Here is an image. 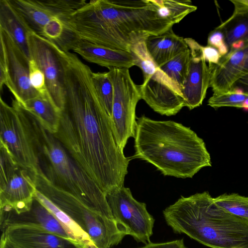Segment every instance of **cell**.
<instances>
[{
    "label": "cell",
    "mask_w": 248,
    "mask_h": 248,
    "mask_svg": "<svg viewBox=\"0 0 248 248\" xmlns=\"http://www.w3.org/2000/svg\"><path fill=\"white\" fill-rule=\"evenodd\" d=\"M92 73L76 55L66 52L64 106L54 136L106 194L124 186L130 159L116 142L110 118L94 89Z\"/></svg>",
    "instance_id": "6da1fadb"
},
{
    "label": "cell",
    "mask_w": 248,
    "mask_h": 248,
    "mask_svg": "<svg viewBox=\"0 0 248 248\" xmlns=\"http://www.w3.org/2000/svg\"><path fill=\"white\" fill-rule=\"evenodd\" d=\"M159 8V0H90L71 16L65 29L76 38L130 53L137 42L174 25Z\"/></svg>",
    "instance_id": "7a4b0ae2"
},
{
    "label": "cell",
    "mask_w": 248,
    "mask_h": 248,
    "mask_svg": "<svg viewBox=\"0 0 248 248\" xmlns=\"http://www.w3.org/2000/svg\"><path fill=\"white\" fill-rule=\"evenodd\" d=\"M134 156L155 166L164 175L192 178L212 165L205 142L190 127L144 115L137 120Z\"/></svg>",
    "instance_id": "3957f363"
},
{
    "label": "cell",
    "mask_w": 248,
    "mask_h": 248,
    "mask_svg": "<svg viewBox=\"0 0 248 248\" xmlns=\"http://www.w3.org/2000/svg\"><path fill=\"white\" fill-rule=\"evenodd\" d=\"M176 233H184L211 248H248V220L230 214L209 193L181 196L163 212Z\"/></svg>",
    "instance_id": "277c9868"
},
{
    "label": "cell",
    "mask_w": 248,
    "mask_h": 248,
    "mask_svg": "<svg viewBox=\"0 0 248 248\" xmlns=\"http://www.w3.org/2000/svg\"><path fill=\"white\" fill-rule=\"evenodd\" d=\"M29 114L36 137L40 166L47 180L93 211L114 220L106 194L79 167L54 135Z\"/></svg>",
    "instance_id": "5b68a950"
},
{
    "label": "cell",
    "mask_w": 248,
    "mask_h": 248,
    "mask_svg": "<svg viewBox=\"0 0 248 248\" xmlns=\"http://www.w3.org/2000/svg\"><path fill=\"white\" fill-rule=\"evenodd\" d=\"M37 190L75 221L90 236L97 248H111L126 235L114 220L89 208L72 195L52 185L43 174H37Z\"/></svg>",
    "instance_id": "8992f818"
},
{
    "label": "cell",
    "mask_w": 248,
    "mask_h": 248,
    "mask_svg": "<svg viewBox=\"0 0 248 248\" xmlns=\"http://www.w3.org/2000/svg\"><path fill=\"white\" fill-rule=\"evenodd\" d=\"M0 143L21 168L42 174L35 132L29 112L15 99L12 106L0 98Z\"/></svg>",
    "instance_id": "52a82bcc"
},
{
    "label": "cell",
    "mask_w": 248,
    "mask_h": 248,
    "mask_svg": "<svg viewBox=\"0 0 248 248\" xmlns=\"http://www.w3.org/2000/svg\"><path fill=\"white\" fill-rule=\"evenodd\" d=\"M145 39L134 44L130 50L135 66L141 70L143 75V83L139 85L141 99L161 115H174L185 107L184 99L181 92L151 58Z\"/></svg>",
    "instance_id": "ba28073f"
},
{
    "label": "cell",
    "mask_w": 248,
    "mask_h": 248,
    "mask_svg": "<svg viewBox=\"0 0 248 248\" xmlns=\"http://www.w3.org/2000/svg\"><path fill=\"white\" fill-rule=\"evenodd\" d=\"M108 73L114 90L112 127L116 142L124 151L128 140L135 137L136 108L141 99L140 87L132 79L129 69L112 68Z\"/></svg>",
    "instance_id": "9c48e42d"
},
{
    "label": "cell",
    "mask_w": 248,
    "mask_h": 248,
    "mask_svg": "<svg viewBox=\"0 0 248 248\" xmlns=\"http://www.w3.org/2000/svg\"><path fill=\"white\" fill-rule=\"evenodd\" d=\"M27 43L30 60H33L45 75L47 95L60 111L64 106L63 84L65 51L56 43L30 32Z\"/></svg>",
    "instance_id": "30bf717a"
},
{
    "label": "cell",
    "mask_w": 248,
    "mask_h": 248,
    "mask_svg": "<svg viewBox=\"0 0 248 248\" xmlns=\"http://www.w3.org/2000/svg\"><path fill=\"white\" fill-rule=\"evenodd\" d=\"M0 90L4 84L23 105L39 93L29 79L30 60L9 34L0 29Z\"/></svg>",
    "instance_id": "8fae6325"
},
{
    "label": "cell",
    "mask_w": 248,
    "mask_h": 248,
    "mask_svg": "<svg viewBox=\"0 0 248 248\" xmlns=\"http://www.w3.org/2000/svg\"><path fill=\"white\" fill-rule=\"evenodd\" d=\"M114 220L138 242H151L155 219L149 214L146 204L133 197L129 188L124 186L114 188L106 194Z\"/></svg>",
    "instance_id": "7c38bea8"
},
{
    "label": "cell",
    "mask_w": 248,
    "mask_h": 248,
    "mask_svg": "<svg viewBox=\"0 0 248 248\" xmlns=\"http://www.w3.org/2000/svg\"><path fill=\"white\" fill-rule=\"evenodd\" d=\"M32 30L41 35L45 25L53 18L65 26L71 16L88 1L86 0H10Z\"/></svg>",
    "instance_id": "4fadbf2b"
},
{
    "label": "cell",
    "mask_w": 248,
    "mask_h": 248,
    "mask_svg": "<svg viewBox=\"0 0 248 248\" xmlns=\"http://www.w3.org/2000/svg\"><path fill=\"white\" fill-rule=\"evenodd\" d=\"M1 232V238L18 248H89L73 239L36 227L11 226Z\"/></svg>",
    "instance_id": "5bb4252c"
},
{
    "label": "cell",
    "mask_w": 248,
    "mask_h": 248,
    "mask_svg": "<svg viewBox=\"0 0 248 248\" xmlns=\"http://www.w3.org/2000/svg\"><path fill=\"white\" fill-rule=\"evenodd\" d=\"M37 174L21 167L0 189V210L17 214L30 209L37 190Z\"/></svg>",
    "instance_id": "9a60e30c"
},
{
    "label": "cell",
    "mask_w": 248,
    "mask_h": 248,
    "mask_svg": "<svg viewBox=\"0 0 248 248\" xmlns=\"http://www.w3.org/2000/svg\"><path fill=\"white\" fill-rule=\"evenodd\" d=\"M248 75V44L239 49L229 51L214 65L210 87L213 93L226 92Z\"/></svg>",
    "instance_id": "2e32d148"
},
{
    "label": "cell",
    "mask_w": 248,
    "mask_h": 248,
    "mask_svg": "<svg viewBox=\"0 0 248 248\" xmlns=\"http://www.w3.org/2000/svg\"><path fill=\"white\" fill-rule=\"evenodd\" d=\"M11 226L36 227L71 238L53 213L35 197L26 211L17 214L13 210L0 211L1 230Z\"/></svg>",
    "instance_id": "e0dca14e"
},
{
    "label": "cell",
    "mask_w": 248,
    "mask_h": 248,
    "mask_svg": "<svg viewBox=\"0 0 248 248\" xmlns=\"http://www.w3.org/2000/svg\"><path fill=\"white\" fill-rule=\"evenodd\" d=\"M214 64H208L200 52H190L188 72L182 91L185 107L191 110L200 106L210 87Z\"/></svg>",
    "instance_id": "ac0fdd59"
},
{
    "label": "cell",
    "mask_w": 248,
    "mask_h": 248,
    "mask_svg": "<svg viewBox=\"0 0 248 248\" xmlns=\"http://www.w3.org/2000/svg\"><path fill=\"white\" fill-rule=\"evenodd\" d=\"M71 49L84 60L109 69L112 68H127L135 66L130 52L114 50L73 37L62 50Z\"/></svg>",
    "instance_id": "d6986e66"
},
{
    "label": "cell",
    "mask_w": 248,
    "mask_h": 248,
    "mask_svg": "<svg viewBox=\"0 0 248 248\" xmlns=\"http://www.w3.org/2000/svg\"><path fill=\"white\" fill-rule=\"evenodd\" d=\"M145 42L148 53L159 67L188 49L184 38L176 35L172 28L147 37Z\"/></svg>",
    "instance_id": "ffe728a7"
},
{
    "label": "cell",
    "mask_w": 248,
    "mask_h": 248,
    "mask_svg": "<svg viewBox=\"0 0 248 248\" xmlns=\"http://www.w3.org/2000/svg\"><path fill=\"white\" fill-rule=\"evenodd\" d=\"M0 29L9 34L30 60L27 36L33 31L10 0H0Z\"/></svg>",
    "instance_id": "44dd1931"
},
{
    "label": "cell",
    "mask_w": 248,
    "mask_h": 248,
    "mask_svg": "<svg viewBox=\"0 0 248 248\" xmlns=\"http://www.w3.org/2000/svg\"><path fill=\"white\" fill-rule=\"evenodd\" d=\"M22 106L48 132L53 135L57 132L61 111L53 105L48 96L39 94Z\"/></svg>",
    "instance_id": "7402d4cb"
},
{
    "label": "cell",
    "mask_w": 248,
    "mask_h": 248,
    "mask_svg": "<svg viewBox=\"0 0 248 248\" xmlns=\"http://www.w3.org/2000/svg\"><path fill=\"white\" fill-rule=\"evenodd\" d=\"M35 197L53 213L72 239L88 247L89 248H97L86 232L66 214L38 190H36Z\"/></svg>",
    "instance_id": "603a6c76"
},
{
    "label": "cell",
    "mask_w": 248,
    "mask_h": 248,
    "mask_svg": "<svg viewBox=\"0 0 248 248\" xmlns=\"http://www.w3.org/2000/svg\"><path fill=\"white\" fill-rule=\"evenodd\" d=\"M222 31L229 49L234 43L243 41L248 43V12L234 13L217 27Z\"/></svg>",
    "instance_id": "cb8c5ba5"
},
{
    "label": "cell",
    "mask_w": 248,
    "mask_h": 248,
    "mask_svg": "<svg viewBox=\"0 0 248 248\" xmlns=\"http://www.w3.org/2000/svg\"><path fill=\"white\" fill-rule=\"evenodd\" d=\"M190 59V51L188 48L186 50L159 67L181 93L187 76Z\"/></svg>",
    "instance_id": "d4e9b609"
},
{
    "label": "cell",
    "mask_w": 248,
    "mask_h": 248,
    "mask_svg": "<svg viewBox=\"0 0 248 248\" xmlns=\"http://www.w3.org/2000/svg\"><path fill=\"white\" fill-rule=\"evenodd\" d=\"M197 7L189 0H160L159 12L161 16L174 24L180 22Z\"/></svg>",
    "instance_id": "484cf974"
},
{
    "label": "cell",
    "mask_w": 248,
    "mask_h": 248,
    "mask_svg": "<svg viewBox=\"0 0 248 248\" xmlns=\"http://www.w3.org/2000/svg\"><path fill=\"white\" fill-rule=\"evenodd\" d=\"M214 201L225 211L248 220V197L225 193L214 198Z\"/></svg>",
    "instance_id": "4316f807"
},
{
    "label": "cell",
    "mask_w": 248,
    "mask_h": 248,
    "mask_svg": "<svg viewBox=\"0 0 248 248\" xmlns=\"http://www.w3.org/2000/svg\"><path fill=\"white\" fill-rule=\"evenodd\" d=\"M92 78L98 98L106 112L111 118L114 90L108 72L92 73Z\"/></svg>",
    "instance_id": "83f0119b"
},
{
    "label": "cell",
    "mask_w": 248,
    "mask_h": 248,
    "mask_svg": "<svg viewBox=\"0 0 248 248\" xmlns=\"http://www.w3.org/2000/svg\"><path fill=\"white\" fill-rule=\"evenodd\" d=\"M248 97L241 89L233 87L226 92L213 93L208 100V105L214 108L226 107L243 108V104Z\"/></svg>",
    "instance_id": "f1b7e54d"
},
{
    "label": "cell",
    "mask_w": 248,
    "mask_h": 248,
    "mask_svg": "<svg viewBox=\"0 0 248 248\" xmlns=\"http://www.w3.org/2000/svg\"><path fill=\"white\" fill-rule=\"evenodd\" d=\"M0 189L3 188L16 172L20 167L7 148L0 143Z\"/></svg>",
    "instance_id": "f546056e"
},
{
    "label": "cell",
    "mask_w": 248,
    "mask_h": 248,
    "mask_svg": "<svg viewBox=\"0 0 248 248\" xmlns=\"http://www.w3.org/2000/svg\"><path fill=\"white\" fill-rule=\"evenodd\" d=\"M29 79L32 87L40 95L48 96L45 75L35 62L31 59L29 62Z\"/></svg>",
    "instance_id": "4dcf8cb0"
},
{
    "label": "cell",
    "mask_w": 248,
    "mask_h": 248,
    "mask_svg": "<svg viewBox=\"0 0 248 248\" xmlns=\"http://www.w3.org/2000/svg\"><path fill=\"white\" fill-rule=\"evenodd\" d=\"M64 30L62 21L55 17L45 25L40 35L57 44L62 38Z\"/></svg>",
    "instance_id": "1f68e13d"
},
{
    "label": "cell",
    "mask_w": 248,
    "mask_h": 248,
    "mask_svg": "<svg viewBox=\"0 0 248 248\" xmlns=\"http://www.w3.org/2000/svg\"><path fill=\"white\" fill-rule=\"evenodd\" d=\"M207 45L217 49L221 57L228 53L229 48L225 42L223 33L217 28L209 33Z\"/></svg>",
    "instance_id": "d6a6232c"
},
{
    "label": "cell",
    "mask_w": 248,
    "mask_h": 248,
    "mask_svg": "<svg viewBox=\"0 0 248 248\" xmlns=\"http://www.w3.org/2000/svg\"><path fill=\"white\" fill-rule=\"evenodd\" d=\"M200 51L202 57L208 64H217L221 57L217 49L208 45H201Z\"/></svg>",
    "instance_id": "836d02e7"
},
{
    "label": "cell",
    "mask_w": 248,
    "mask_h": 248,
    "mask_svg": "<svg viewBox=\"0 0 248 248\" xmlns=\"http://www.w3.org/2000/svg\"><path fill=\"white\" fill-rule=\"evenodd\" d=\"M139 248H187L185 245L183 239L175 240L164 243H149Z\"/></svg>",
    "instance_id": "e575fe53"
},
{
    "label": "cell",
    "mask_w": 248,
    "mask_h": 248,
    "mask_svg": "<svg viewBox=\"0 0 248 248\" xmlns=\"http://www.w3.org/2000/svg\"><path fill=\"white\" fill-rule=\"evenodd\" d=\"M234 7V13L248 12V0H230Z\"/></svg>",
    "instance_id": "d590c367"
},
{
    "label": "cell",
    "mask_w": 248,
    "mask_h": 248,
    "mask_svg": "<svg viewBox=\"0 0 248 248\" xmlns=\"http://www.w3.org/2000/svg\"><path fill=\"white\" fill-rule=\"evenodd\" d=\"M233 87L239 88L245 94L248 96V75L238 80Z\"/></svg>",
    "instance_id": "8d00e7d4"
},
{
    "label": "cell",
    "mask_w": 248,
    "mask_h": 248,
    "mask_svg": "<svg viewBox=\"0 0 248 248\" xmlns=\"http://www.w3.org/2000/svg\"><path fill=\"white\" fill-rule=\"evenodd\" d=\"M0 248H18L7 240L1 238L0 240Z\"/></svg>",
    "instance_id": "74e56055"
}]
</instances>
